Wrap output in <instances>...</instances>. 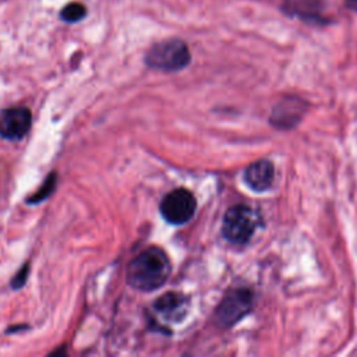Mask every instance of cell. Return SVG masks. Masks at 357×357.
<instances>
[{
    "mask_svg": "<svg viewBox=\"0 0 357 357\" xmlns=\"http://www.w3.org/2000/svg\"><path fill=\"white\" fill-rule=\"evenodd\" d=\"M254 296L248 289H234L226 293L215 311V321L222 328H230L244 318L252 307Z\"/></svg>",
    "mask_w": 357,
    "mask_h": 357,
    "instance_id": "cell-4",
    "label": "cell"
},
{
    "mask_svg": "<svg viewBox=\"0 0 357 357\" xmlns=\"http://www.w3.org/2000/svg\"><path fill=\"white\" fill-rule=\"evenodd\" d=\"M273 176V165L266 159H259L245 169L244 181L252 191L262 192L271 187Z\"/></svg>",
    "mask_w": 357,
    "mask_h": 357,
    "instance_id": "cell-8",
    "label": "cell"
},
{
    "mask_svg": "<svg viewBox=\"0 0 357 357\" xmlns=\"http://www.w3.org/2000/svg\"><path fill=\"white\" fill-rule=\"evenodd\" d=\"M301 102L289 99L286 102L278 103L273 109L271 121L272 124H275L276 127L280 128H289L291 126H294L300 117H301Z\"/></svg>",
    "mask_w": 357,
    "mask_h": 357,
    "instance_id": "cell-10",
    "label": "cell"
},
{
    "mask_svg": "<svg viewBox=\"0 0 357 357\" xmlns=\"http://www.w3.org/2000/svg\"><path fill=\"white\" fill-rule=\"evenodd\" d=\"M188 307V300L181 293H166L155 301V310L169 321H180Z\"/></svg>",
    "mask_w": 357,
    "mask_h": 357,
    "instance_id": "cell-9",
    "label": "cell"
},
{
    "mask_svg": "<svg viewBox=\"0 0 357 357\" xmlns=\"http://www.w3.org/2000/svg\"><path fill=\"white\" fill-rule=\"evenodd\" d=\"M344 4L347 8L357 11V0H344Z\"/></svg>",
    "mask_w": 357,
    "mask_h": 357,
    "instance_id": "cell-14",
    "label": "cell"
},
{
    "mask_svg": "<svg viewBox=\"0 0 357 357\" xmlns=\"http://www.w3.org/2000/svg\"><path fill=\"white\" fill-rule=\"evenodd\" d=\"M282 10L290 17H298L308 22L325 24L322 0H284Z\"/></svg>",
    "mask_w": 357,
    "mask_h": 357,
    "instance_id": "cell-7",
    "label": "cell"
},
{
    "mask_svg": "<svg viewBox=\"0 0 357 357\" xmlns=\"http://www.w3.org/2000/svg\"><path fill=\"white\" fill-rule=\"evenodd\" d=\"M86 15V7L82 3L73 1L64 6V8L60 11V18L64 22H78Z\"/></svg>",
    "mask_w": 357,
    "mask_h": 357,
    "instance_id": "cell-11",
    "label": "cell"
},
{
    "mask_svg": "<svg viewBox=\"0 0 357 357\" xmlns=\"http://www.w3.org/2000/svg\"><path fill=\"white\" fill-rule=\"evenodd\" d=\"M258 215L247 205H234L223 216L222 234L231 244H245L258 226Z\"/></svg>",
    "mask_w": 357,
    "mask_h": 357,
    "instance_id": "cell-3",
    "label": "cell"
},
{
    "mask_svg": "<svg viewBox=\"0 0 357 357\" xmlns=\"http://www.w3.org/2000/svg\"><path fill=\"white\" fill-rule=\"evenodd\" d=\"M54 184H56V174L52 173L46 177L45 183L42 184V187L31 197L26 199L28 204H36V202H42L45 198H47L50 195V192L53 191L54 188Z\"/></svg>",
    "mask_w": 357,
    "mask_h": 357,
    "instance_id": "cell-12",
    "label": "cell"
},
{
    "mask_svg": "<svg viewBox=\"0 0 357 357\" xmlns=\"http://www.w3.org/2000/svg\"><path fill=\"white\" fill-rule=\"evenodd\" d=\"M28 272H29V268H28V265H25V266L13 278L11 286H13L14 289L21 287V286L25 283V279H26V276H28Z\"/></svg>",
    "mask_w": 357,
    "mask_h": 357,
    "instance_id": "cell-13",
    "label": "cell"
},
{
    "mask_svg": "<svg viewBox=\"0 0 357 357\" xmlns=\"http://www.w3.org/2000/svg\"><path fill=\"white\" fill-rule=\"evenodd\" d=\"M32 124V114L28 107L14 106L0 112V137L10 141L24 138Z\"/></svg>",
    "mask_w": 357,
    "mask_h": 357,
    "instance_id": "cell-6",
    "label": "cell"
},
{
    "mask_svg": "<svg viewBox=\"0 0 357 357\" xmlns=\"http://www.w3.org/2000/svg\"><path fill=\"white\" fill-rule=\"evenodd\" d=\"M191 53L185 42L181 39H167L152 45L146 54L145 63L148 67L160 71H178L188 66Z\"/></svg>",
    "mask_w": 357,
    "mask_h": 357,
    "instance_id": "cell-2",
    "label": "cell"
},
{
    "mask_svg": "<svg viewBox=\"0 0 357 357\" xmlns=\"http://www.w3.org/2000/svg\"><path fill=\"white\" fill-rule=\"evenodd\" d=\"M197 209V201L187 188H176L167 192L160 202V213L172 225H183L192 219Z\"/></svg>",
    "mask_w": 357,
    "mask_h": 357,
    "instance_id": "cell-5",
    "label": "cell"
},
{
    "mask_svg": "<svg viewBox=\"0 0 357 357\" xmlns=\"http://www.w3.org/2000/svg\"><path fill=\"white\" fill-rule=\"evenodd\" d=\"M172 272L166 252L159 247H148L127 265V283L141 291L162 287Z\"/></svg>",
    "mask_w": 357,
    "mask_h": 357,
    "instance_id": "cell-1",
    "label": "cell"
}]
</instances>
